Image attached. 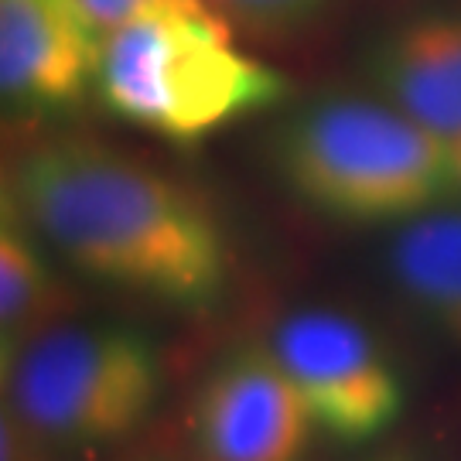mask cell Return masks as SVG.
Masks as SVG:
<instances>
[{
    "label": "cell",
    "instance_id": "1",
    "mask_svg": "<svg viewBox=\"0 0 461 461\" xmlns=\"http://www.w3.org/2000/svg\"><path fill=\"white\" fill-rule=\"evenodd\" d=\"M4 198L89 280L178 308L226 291L230 243L205 198L110 144L55 137L21 150Z\"/></svg>",
    "mask_w": 461,
    "mask_h": 461
},
{
    "label": "cell",
    "instance_id": "2",
    "mask_svg": "<svg viewBox=\"0 0 461 461\" xmlns=\"http://www.w3.org/2000/svg\"><path fill=\"white\" fill-rule=\"evenodd\" d=\"M267 158L291 195L335 222L386 226L458 195L455 150L373 93H318L287 106Z\"/></svg>",
    "mask_w": 461,
    "mask_h": 461
},
{
    "label": "cell",
    "instance_id": "3",
    "mask_svg": "<svg viewBox=\"0 0 461 461\" xmlns=\"http://www.w3.org/2000/svg\"><path fill=\"white\" fill-rule=\"evenodd\" d=\"M287 96L291 83L240 49L209 0H150L103 41V110L171 144H198Z\"/></svg>",
    "mask_w": 461,
    "mask_h": 461
},
{
    "label": "cell",
    "instance_id": "4",
    "mask_svg": "<svg viewBox=\"0 0 461 461\" xmlns=\"http://www.w3.org/2000/svg\"><path fill=\"white\" fill-rule=\"evenodd\" d=\"M165 366L148 331L62 318L4 363V403L55 451L131 438L158 407Z\"/></svg>",
    "mask_w": 461,
    "mask_h": 461
},
{
    "label": "cell",
    "instance_id": "5",
    "mask_svg": "<svg viewBox=\"0 0 461 461\" xmlns=\"http://www.w3.org/2000/svg\"><path fill=\"white\" fill-rule=\"evenodd\" d=\"M267 342L318 430L346 445H366L396 424L403 383L356 318L331 308H301L284 314Z\"/></svg>",
    "mask_w": 461,
    "mask_h": 461
},
{
    "label": "cell",
    "instance_id": "6",
    "mask_svg": "<svg viewBox=\"0 0 461 461\" xmlns=\"http://www.w3.org/2000/svg\"><path fill=\"white\" fill-rule=\"evenodd\" d=\"M312 428V413L270 342L230 348L192 403L202 461H297Z\"/></svg>",
    "mask_w": 461,
    "mask_h": 461
},
{
    "label": "cell",
    "instance_id": "7",
    "mask_svg": "<svg viewBox=\"0 0 461 461\" xmlns=\"http://www.w3.org/2000/svg\"><path fill=\"white\" fill-rule=\"evenodd\" d=\"M103 34L79 0H0V93L21 116L66 113L96 93Z\"/></svg>",
    "mask_w": 461,
    "mask_h": 461
},
{
    "label": "cell",
    "instance_id": "8",
    "mask_svg": "<svg viewBox=\"0 0 461 461\" xmlns=\"http://www.w3.org/2000/svg\"><path fill=\"white\" fill-rule=\"evenodd\" d=\"M359 72L373 96L461 144V7L396 17L366 41Z\"/></svg>",
    "mask_w": 461,
    "mask_h": 461
},
{
    "label": "cell",
    "instance_id": "9",
    "mask_svg": "<svg viewBox=\"0 0 461 461\" xmlns=\"http://www.w3.org/2000/svg\"><path fill=\"white\" fill-rule=\"evenodd\" d=\"M386 270L420 321L461 342V205H434L400 222L386 247Z\"/></svg>",
    "mask_w": 461,
    "mask_h": 461
},
{
    "label": "cell",
    "instance_id": "10",
    "mask_svg": "<svg viewBox=\"0 0 461 461\" xmlns=\"http://www.w3.org/2000/svg\"><path fill=\"white\" fill-rule=\"evenodd\" d=\"M66 284L51 264V249L34 236L14 205L0 209V366L11 363L38 331L62 321Z\"/></svg>",
    "mask_w": 461,
    "mask_h": 461
},
{
    "label": "cell",
    "instance_id": "11",
    "mask_svg": "<svg viewBox=\"0 0 461 461\" xmlns=\"http://www.w3.org/2000/svg\"><path fill=\"white\" fill-rule=\"evenodd\" d=\"M236 32L264 41H284L314 28L335 0H209Z\"/></svg>",
    "mask_w": 461,
    "mask_h": 461
},
{
    "label": "cell",
    "instance_id": "12",
    "mask_svg": "<svg viewBox=\"0 0 461 461\" xmlns=\"http://www.w3.org/2000/svg\"><path fill=\"white\" fill-rule=\"evenodd\" d=\"M0 461H55V451L7 403L0 411Z\"/></svg>",
    "mask_w": 461,
    "mask_h": 461
},
{
    "label": "cell",
    "instance_id": "13",
    "mask_svg": "<svg viewBox=\"0 0 461 461\" xmlns=\"http://www.w3.org/2000/svg\"><path fill=\"white\" fill-rule=\"evenodd\" d=\"M150 0H79V7L86 11V17L99 28V34H106L120 28L123 21H131L140 7H148Z\"/></svg>",
    "mask_w": 461,
    "mask_h": 461
},
{
    "label": "cell",
    "instance_id": "14",
    "mask_svg": "<svg viewBox=\"0 0 461 461\" xmlns=\"http://www.w3.org/2000/svg\"><path fill=\"white\" fill-rule=\"evenodd\" d=\"M363 461H430V455L413 441H396V445H383L379 451L366 455Z\"/></svg>",
    "mask_w": 461,
    "mask_h": 461
},
{
    "label": "cell",
    "instance_id": "15",
    "mask_svg": "<svg viewBox=\"0 0 461 461\" xmlns=\"http://www.w3.org/2000/svg\"><path fill=\"white\" fill-rule=\"evenodd\" d=\"M455 167H458V188H461V144H455Z\"/></svg>",
    "mask_w": 461,
    "mask_h": 461
}]
</instances>
